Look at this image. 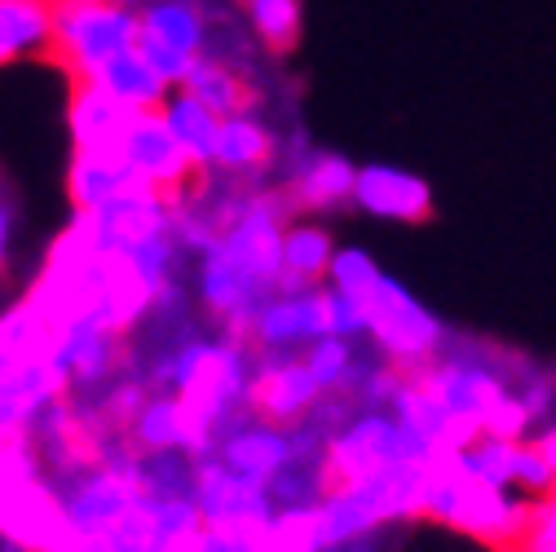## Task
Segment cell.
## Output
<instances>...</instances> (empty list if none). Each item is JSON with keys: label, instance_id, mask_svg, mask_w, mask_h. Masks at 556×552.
<instances>
[{"label": "cell", "instance_id": "6da1fadb", "mask_svg": "<svg viewBox=\"0 0 556 552\" xmlns=\"http://www.w3.org/2000/svg\"><path fill=\"white\" fill-rule=\"evenodd\" d=\"M288 222L292 209L283 190L256 181L243 213L222 230L213 248L194 256V297L235 344H248L252 314L278 292V235Z\"/></svg>", "mask_w": 556, "mask_h": 552}, {"label": "cell", "instance_id": "7a4b0ae2", "mask_svg": "<svg viewBox=\"0 0 556 552\" xmlns=\"http://www.w3.org/2000/svg\"><path fill=\"white\" fill-rule=\"evenodd\" d=\"M420 517L477 539V543H491V548H508L517 543V535L526 530L530 517V495L508 491V487H485V481H472L455 455H433L429 473H425V500H420Z\"/></svg>", "mask_w": 556, "mask_h": 552}, {"label": "cell", "instance_id": "3957f363", "mask_svg": "<svg viewBox=\"0 0 556 552\" xmlns=\"http://www.w3.org/2000/svg\"><path fill=\"white\" fill-rule=\"evenodd\" d=\"M425 473H429V464H393V468L367 473L358 481L327 487V495L314 509L323 548L376 535L397 522H415L420 517V500H425Z\"/></svg>", "mask_w": 556, "mask_h": 552}, {"label": "cell", "instance_id": "277c9868", "mask_svg": "<svg viewBox=\"0 0 556 552\" xmlns=\"http://www.w3.org/2000/svg\"><path fill=\"white\" fill-rule=\"evenodd\" d=\"M367 323V344L397 372L410 376L425 363H433L446 344V323L415 297L406 284H397L393 274H376V279L354 297Z\"/></svg>", "mask_w": 556, "mask_h": 552}, {"label": "cell", "instance_id": "5b68a950", "mask_svg": "<svg viewBox=\"0 0 556 552\" xmlns=\"http://www.w3.org/2000/svg\"><path fill=\"white\" fill-rule=\"evenodd\" d=\"M433 447L420 442L406 425H397L389 411H354L344 425H336L323 442V468L327 481H358L367 473L393 468V464H433Z\"/></svg>", "mask_w": 556, "mask_h": 552}, {"label": "cell", "instance_id": "8992f818", "mask_svg": "<svg viewBox=\"0 0 556 552\" xmlns=\"http://www.w3.org/2000/svg\"><path fill=\"white\" fill-rule=\"evenodd\" d=\"M132 40H137L132 5H111V0H93V5H53L49 58L72 76V85H93V76L111 58L132 49Z\"/></svg>", "mask_w": 556, "mask_h": 552}, {"label": "cell", "instance_id": "52a82bcc", "mask_svg": "<svg viewBox=\"0 0 556 552\" xmlns=\"http://www.w3.org/2000/svg\"><path fill=\"white\" fill-rule=\"evenodd\" d=\"M137 14V58L160 76L164 89H177L207 45V10L199 0H142Z\"/></svg>", "mask_w": 556, "mask_h": 552}, {"label": "cell", "instance_id": "ba28073f", "mask_svg": "<svg viewBox=\"0 0 556 552\" xmlns=\"http://www.w3.org/2000/svg\"><path fill=\"white\" fill-rule=\"evenodd\" d=\"M190 500H194V513H199V526H203V530L235 535V539L252 543V552H256L261 530H265L269 517H274V504H269V495H265L261 481H248V477L222 468L213 455L194 460Z\"/></svg>", "mask_w": 556, "mask_h": 552}, {"label": "cell", "instance_id": "9c48e42d", "mask_svg": "<svg viewBox=\"0 0 556 552\" xmlns=\"http://www.w3.org/2000/svg\"><path fill=\"white\" fill-rule=\"evenodd\" d=\"M288 155L278 160L283 164V199L292 217H331L340 209H350V195H354V160H344L336 151H318L309 147L305 137H292V142L283 147Z\"/></svg>", "mask_w": 556, "mask_h": 552}, {"label": "cell", "instance_id": "30bf717a", "mask_svg": "<svg viewBox=\"0 0 556 552\" xmlns=\"http://www.w3.org/2000/svg\"><path fill=\"white\" fill-rule=\"evenodd\" d=\"M318 406V389L301 363V354H274V350H252V398L248 411L265 425L292 429Z\"/></svg>", "mask_w": 556, "mask_h": 552}, {"label": "cell", "instance_id": "8fae6325", "mask_svg": "<svg viewBox=\"0 0 556 552\" xmlns=\"http://www.w3.org/2000/svg\"><path fill=\"white\" fill-rule=\"evenodd\" d=\"M119 160L132 168L137 181H147L151 190H160L168 203L199 177L190 168V160L181 155V147L173 142V133L164 128L160 111H137L124 142H119Z\"/></svg>", "mask_w": 556, "mask_h": 552}, {"label": "cell", "instance_id": "7c38bea8", "mask_svg": "<svg viewBox=\"0 0 556 552\" xmlns=\"http://www.w3.org/2000/svg\"><path fill=\"white\" fill-rule=\"evenodd\" d=\"M350 209L376 217V222H397V226H420L433 217V190L425 177H415L393 164H363L354 173V195Z\"/></svg>", "mask_w": 556, "mask_h": 552}, {"label": "cell", "instance_id": "4fadbf2b", "mask_svg": "<svg viewBox=\"0 0 556 552\" xmlns=\"http://www.w3.org/2000/svg\"><path fill=\"white\" fill-rule=\"evenodd\" d=\"M323 288L305 292H274L248 323V350L301 354L314 340H323Z\"/></svg>", "mask_w": 556, "mask_h": 552}, {"label": "cell", "instance_id": "5bb4252c", "mask_svg": "<svg viewBox=\"0 0 556 552\" xmlns=\"http://www.w3.org/2000/svg\"><path fill=\"white\" fill-rule=\"evenodd\" d=\"M213 460L248 481H265L274 473H283L292 460H296V438L292 429H278V425H265L256 416H239L213 447Z\"/></svg>", "mask_w": 556, "mask_h": 552}, {"label": "cell", "instance_id": "9a60e30c", "mask_svg": "<svg viewBox=\"0 0 556 552\" xmlns=\"http://www.w3.org/2000/svg\"><path fill=\"white\" fill-rule=\"evenodd\" d=\"M93 226V239L102 248H137V243H151L168 235V199L151 186H132L115 199H106L102 209L85 213Z\"/></svg>", "mask_w": 556, "mask_h": 552}, {"label": "cell", "instance_id": "2e32d148", "mask_svg": "<svg viewBox=\"0 0 556 552\" xmlns=\"http://www.w3.org/2000/svg\"><path fill=\"white\" fill-rule=\"evenodd\" d=\"M269 164H274V133L265 128V120L256 111H239L217 124L207 173L230 177V181H261V173Z\"/></svg>", "mask_w": 556, "mask_h": 552}, {"label": "cell", "instance_id": "e0dca14e", "mask_svg": "<svg viewBox=\"0 0 556 552\" xmlns=\"http://www.w3.org/2000/svg\"><path fill=\"white\" fill-rule=\"evenodd\" d=\"M336 239L314 217H292L278 235V292H305L323 288L327 265H331Z\"/></svg>", "mask_w": 556, "mask_h": 552}, {"label": "cell", "instance_id": "ac0fdd59", "mask_svg": "<svg viewBox=\"0 0 556 552\" xmlns=\"http://www.w3.org/2000/svg\"><path fill=\"white\" fill-rule=\"evenodd\" d=\"M137 111L119 106L115 98H106L98 85H76L72 89V106H66V124H72V147L89 151V155H119V142L132 124Z\"/></svg>", "mask_w": 556, "mask_h": 552}, {"label": "cell", "instance_id": "d6986e66", "mask_svg": "<svg viewBox=\"0 0 556 552\" xmlns=\"http://www.w3.org/2000/svg\"><path fill=\"white\" fill-rule=\"evenodd\" d=\"M124 442L132 447V455H164V451H181L186 455L190 421H186V406L177 402V393L147 389V398L137 402L132 421L124 429Z\"/></svg>", "mask_w": 556, "mask_h": 552}, {"label": "cell", "instance_id": "ffe728a7", "mask_svg": "<svg viewBox=\"0 0 556 552\" xmlns=\"http://www.w3.org/2000/svg\"><path fill=\"white\" fill-rule=\"evenodd\" d=\"M53 5L49 0H0V66L49 58Z\"/></svg>", "mask_w": 556, "mask_h": 552}, {"label": "cell", "instance_id": "44dd1931", "mask_svg": "<svg viewBox=\"0 0 556 552\" xmlns=\"http://www.w3.org/2000/svg\"><path fill=\"white\" fill-rule=\"evenodd\" d=\"M132 186H147V181H137L132 168L119 155L76 151L72 155V168H66V195H72V209L76 213H93V209H102L106 199H115V195H124Z\"/></svg>", "mask_w": 556, "mask_h": 552}, {"label": "cell", "instance_id": "7402d4cb", "mask_svg": "<svg viewBox=\"0 0 556 552\" xmlns=\"http://www.w3.org/2000/svg\"><path fill=\"white\" fill-rule=\"evenodd\" d=\"M177 89H181L186 98H194L199 106H207L217 120L248 111V98H252L248 76L239 72V66H230V62L213 58V53H199V62L190 66L186 80H181Z\"/></svg>", "mask_w": 556, "mask_h": 552}, {"label": "cell", "instance_id": "603a6c76", "mask_svg": "<svg viewBox=\"0 0 556 552\" xmlns=\"http://www.w3.org/2000/svg\"><path fill=\"white\" fill-rule=\"evenodd\" d=\"M155 111H160L164 128L173 133V142L181 147V155L190 160V168H194V173H207V164H213L217 124H222V120L207 111V106H199L194 98H186L181 89H173Z\"/></svg>", "mask_w": 556, "mask_h": 552}, {"label": "cell", "instance_id": "cb8c5ba5", "mask_svg": "<svg viewBox=\"0 0 556 552\" xmlns=\"http://www.w3.org/2000/svg\"><path fill=\"white\" fill-rule=\"evenodd\" d=\"M93 85L106 93V98H115L119 106H128V111H155L173 89H164L160 85V76L151 72V66L137 58V49H124L119 58H111L102 72L93 76Z\"/></svg>", "mask_w": 556, "mask_h": 552}, {"label": "cell", "instance_id": "d4e9b609", "mask_svg": "<svg viewBox=\"0 0 556 552\" xmlns=\"http://www.w3.org/2000/svg\"><path fill=\"white\" fill-rule=\"evenodd\" d=\"M243 10H248L252 36L269 53H292L301 45V27H305L301 0H243Z\"/></svg>", "mask_w": 556, "mask_h": 552}, {"label": "cell", "instance_id": "484cf974", "mask_svg": "<svg viewBox=\"0 0 556 552\" xmlns=\"http://www.w3.org/2000/svg\"><path fill=\"white\" fill-rule=\"evenodd\" d=\"M358 344H363V340L350 344V340L323 336V340L309 344V350H301V363H305V372H309L318 398H331V393H340L344 385H350V372H354V359H358Z\"/></svg>", "mask_w": 556, "mask_h": 552}, {"label": "cell", "instance_id": "4316f807", "mask_svg": "<svg viewBox=\"0 0 556 552\" xmlns=\"http://www.w3.org/2000/svg\"><path fill=\"white\" fill-rule=\"evenodd\" d=\"M380 274V261L367 252V248H358V243H350V248H336L331 252V265H327V279H323V288H331V292H340V297H358L371 279Z\"/></svg>", "mask_w": 556, "mask_h": 552}, {"label": "cell", "instance_id": "83f0119b", "mask_svg": "<svg viewBox=\"0 0 556 552\" xmlns=\"http://www.w3.org/2000/svg\"><path fill=\"white\" fill-rule=\"evenodd\" d=\"M504 552H556V504H552V495H534L530 500L526 530Z\"/></svg>", "mask_w": 556, "mask_h": 552}, {"label": "cell", "instance_id": "f1b7e54d", "mask_svg": "<svg viewBox=\"0 0 556 552\" xmlns=\"http://www.w3.org/2000/svg\"><path fill=\"white\" fill-rule=\"evenodd\" d=\"M323 331L336 336V340H350V344H354V340H367V323H363L358 301L323 288Z\"/></svg>", "mask_w": 556, "mask_h": 552}, {"label": "cell", "instance_id": "f546056e", "mask_svg": "<svg viewBox=\"0 0 556 552\" xmlns=\"http://www.w3.org/2000/svg\"><path fill=\"white\" fill-rule=\"evenodd\" d=\"M10 252H14V209L0 199V269L10 265Z\"/></svg>", "mask_w": 556, "mask_h": 552}, {"label": "cell", "instance_id": "4dcf8cb0", "mask_svg": "<svg viewBox=\"0 0 556 552\" xmlns=\"http://www.w3.org/2000/svg\"><path fill=\"white\" fill-rule=\"evenodd\" d=\"M323 552H380L376 535H363V539H344V543H327Z\"/></svg>", "mask_w": 556, "mask_h": 552}, {"label": "cell", "instance_id": "1f68e13d", "mask_svg": "<svg viewBox=\"0 0 556 552\" xmlns=\"http://www.w3.org/2000/svg\"><path fill=\"white\" fill-rule=\"evenodd\" d=\"M49 5H93V0H49Z\"/></svg>", "mask_w": 556, "mask_h": 552}, {"label": "cell", "instance_id": "d6a6232c", "mask_svg": "<svg viewBox=\"0 0 556 552\" xmlns=\"http://www.w3.org/2000/svg\"><path fill=\"white\" fill-rule=\"evenodd\" d=\"M111 5H137V0H111Z\"/></svg>", "mask_w": 556, "mask_h": 552}]
</instances>
